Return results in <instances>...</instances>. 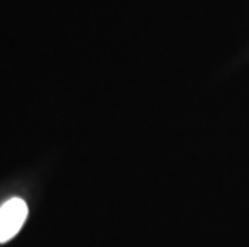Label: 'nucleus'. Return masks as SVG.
<instances>
[{
    "instance_id": "obj_1",
    "label": "nucleus",
    "mask_w": 249,
    "mask_h": 247,
    "mask_svg": "<svg viewBox=\"0 0 249 247\" xmlns=\"http://www.w3.org/2000/svg\"><path fill=\"white\" fill-rule=\"evenodd\" d=\"M28 217V206L23 199L12 198L0 207V244L18 234Z\"/></svg>"
}]
</instances>
